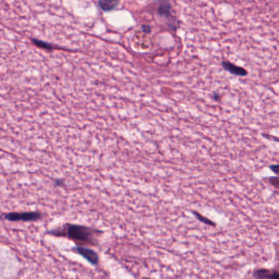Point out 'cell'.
<instances>
[{
	"mask_svg": "<svg viewBox=\"0 0 279 279\" xmlns=\"http://www.w3.org/2000/svg\"><path fill=\"white\" fill-rule=\"evenodd\" d=\"M4 217L6 220L13 222L37 221L42 219V213L37 211H25V212H10L4 214Z\"/></svg>",
	"mask_w": 279,
	"mask_h": 279,
	"instance_id": "cell-2",
	"label": "cell"
},
{
	"mask_svg": "<svg viewBox=\"0 0 279 279\" xmlns=\"http://www.w3.org/2000/svg\"><path fill=\"white\" fill-rule=\"evenodd\" d=\"M77 254H80L83 258H85L88 262H90L91 264L97 265L99 263V254H97L96 251L92 250L90 248L85 247L83 246H76L73 249Z\"/></svg>",
	"mask_w": 279,
	"mask_h": 279,
	"instance_id": "cell-3",
	"label": "cell"
},
{
	"mask_svg": "<svg viewBox=\"0 0 279 279\" xmlns=\"http://www.w3.org/2000/svg\"><path fill=\"white\" fill-rule=\"evenodd\" d=\"M192 213L197 218V220L201 222V223H205L206 225L211 226V227L216 226V223L213 222L211 219H209L207 217L204 216L203 214H201V213L197 212L196 210H192Z\"/></svg>",
	"mask_w": 279,
	"mask_h": 279,
	"instance_id": "cell-6",
	"label": "cell"
},
{
	"mask_svg": "<svg viewBox=\"0 0 279 279\" xmlns=\"http://www.w3.org/2000/svg\"><path fill=\"white\" fill-rule=\"evenodd\" d=\"M47 233L57 237H67L74 241L76 246H95L98 244V237L103 232L88 226L66 223L62 228L51 230Z\"/></svg>",
	"mask_w": 279,
	"mask_h": 279,
	"instance_id": "cell-1",
	"label": "cell"
},
{
	"mask_svg": "<svg viewBox=\"0 0 279 279\" xmlns=\"http://www.w3.org/2000/svg\"><path fill=\"white\" fill-rule=\"evenodd\" d=\"M170 6L167 1H162L159 6V14L161 15H170Z\"/></svg>",
	"mask_w": 279,
	"mask_h": 279,
	"instance_id": "cell-8",
	"label": "cell"
},
{
	"mask_svg": "<svg viewBox=\"0 0 279 279\" xmlns=\"http://www.w3.org/2000/svg\"><path fill=\"white\" fill-rule=\"evenodd\" d=\"M269 170L272 173H274L277 176H279V164H275V165H269Z\"/></svg>",
	"mask_w": 279,
	"mask_h": 279,
	"instance_id": "cell-9",
	"label": "cell"
},
{
	"mask_svg": "<svg viewBox=\"0 0 279 279\" xmlns=\"http://www.w3.org/2000/svg\"><path fill=\"white\" fill-rule=\"evenodd\" d=\"M254 278H279L278 270H270L267 268H258L253 272Z\"/></svg>",
	"mask_w": 279,
	"mask_h": 279,
	"instance_id": "cell-4",
	"label": "cell"
},
{
	"mask_svg": "<svg viewBox=\"0 0 279 279\" xmlns=\"http://www.w3.org/2000/svg\"><path fill=\"white\" fill-rule=\"evenodd\" d=\"M119 0H99V7L104 12H110L116 9Z\"/></svg>",
	"mask_w": 279,
	"mask_h": 279,
	"instance_id": "cell-5",
	"label": "cell"
},
{
	"mask_svg": "<svg viewBox=\"0 0 279 279\" xmlns=\"http://www.w3.org/2000/svg\"><path fill=\"white\" fill-rule=\"evenodd\" d=\"M263 180L272 187L275 192L279 195V176L267 177L265 179H263Z\"/></svg>",
	"mask_w": 279,
	"mask_h": 279,
	"instance_id": "cell-7",
	"label": "cell"
}]
</instances>
